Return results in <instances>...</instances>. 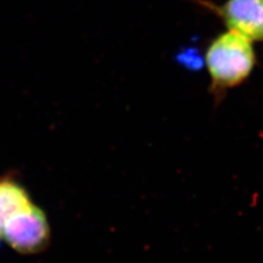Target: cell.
<instances>
[{
	"label": "cell",
	"instance_id": "1",
	"mask_svg": "<svg viewBox=\"0 0 263 263\" xmlns=\"http://www.w3.org/2000/svg\"><path fill=\"white\" fill-rule=\"evenodd\" d=\"M204 63L210 78V93L218 104L230 90L250 78L258 57L252 41L227 29L211 40L205 48Z\"/></svg>",
	"mask_w": 263,
	"mask_h": 263
},
{
	"label": "cell",
	"instance_id": "2",
	"mask_svg": "<svg viewBox=\"0 0 263 263\" xmlns=\"http://www.w3.org/2000/svg\"><path fill=\"white\" fill-rule=\"evenodd\" d=\"M0 237L21 254L42 252L51 239V228L44 211L30 203L8 219Z\"/></svg>",
	"mask_w": 263,
	"mask_h": 263
},
{
	"label": "cell",
	"instance_id": "3",
	"mask_svg": "<svg viewBox=\"0 0 263 263\" xmlns=\"http://www.w3.org/2000/svg\"><path fill=\"white\" fill-rule=\"evenodd\" d=\"M204 10L213 13L228 29L249 39L263 42V0H193Z\"/></svg>",
	"mask_w": 263,
	"mask_h": 263
},
{
	"label": "cell",
	"instance_id": "4",
	"mask_svg": "<svg viewBox=\"0 0 263 263\" xmlns=\"http://www.w3.org/2000/svg\"><path fill=\"white\" fill-rule=\"evenodd\" d=\"M30 203L32 201L27 189L18 179L10 175L0 177V233L6 221Z\"/></svg>",
	"mask_w": 263,
	"mask_h": 263
}]
</instances>
